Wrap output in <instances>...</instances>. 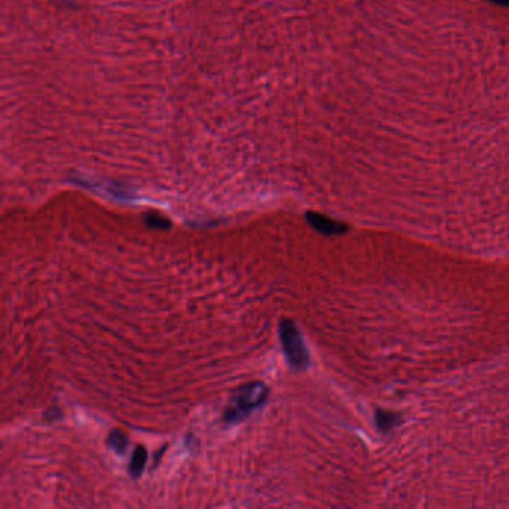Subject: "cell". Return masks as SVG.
<instances>
[{
	"label": "cell",
	"instance_id": "cell-1",
	"mask_svg": "<svg viewBox=\"0 0 509 509\" xmlns=\"http://www.w3.org/2000/svg\"><path fill=\"white\" fill-rule=\"evenodd\" d=\"M269 396V390L263 382H246L235 390L230 397V404L224 411V420L227 423L242 421L254 409L263 405Z\"/></svg>",
	"mask_w": 509,
	"mask_h": 509
},
{
	"label": "cell",
	"instance_id": "cell-2",
	"mask_svg": "<svg viewBox=\"0 0 509 509\" xmlns=\"http://www.w3.org/2000/svg\"><path fill=\"white\" fill-rule=\"evenodd\" d=\"M280 339L290 366L298 370L306 369L308 364H310V354H308V350L303 344L300 332L298 330L296 324L291 320L288 318L281 320Z\"/></svg>",
	"mask_w": 509,
	"mask_h": 509
},
{
	"label": "cell",
	"instance_id": "cell-6",
	"mask_svg": "<svg viewBox=\"0 0 509 509\" xmlns=\"http://www.w3.org/2000/svg\"><path fill=\"white\" fill-rule=\"evenodd\" d=\"M144 219H145L147 226H149L152 229H167L169 226H171L169 220L164 219L163 215H160L157 212H148V214H145Z\"/></svg>",
	"mask_w": 509,
	"mask_h": 509
},
{
	"label": "cell",
	"instance_id": "cell-4",
	"mask_svg": "<svg viewBox=\"0 0 509 509\" xmlns=\"http://www.w3.org/2000/svg\"><path fill=\"white\" fill-rule=\"evenodd\" d=\"M145 461H147V450L144 448V446H136V450L132 456V463H130V468H129V472L133 478H137V476H141V473L144 472V468H145Z\"/></svg>",
	"mask_w": 509,
	"mask_h": 509
},
{
	"label": "cell",
	"instance_id": "cell-3",
	"mask_svg": "<svg viewBox=\"0 0 509 509\" xmlns=\"http://www.w3.org/2000/svg\"><path fill=\"white\" fill-rule=\"evenodd\" d=\"M306 219L315 230L321 231V233H324V235H337V233H342V231H345V229H347L341 223L333 221L327 217H324V215H320L315 212L308 214Z\"/></svg>",
	"mask_w": 509,
	"mask_h": 509
},
{
	"label": "cell",
	"instance_id": "cell-5",
	"mask_svg": "<svg viewBox=\"0 0 509 509\" xmlns=\"http://www.w3.org/2000/svg\"><path fill=\"white\" fill-rule=\"evenodd\" d=\"M107 444H110V446L114 451L125 453L127 445H129V441H127V436L122 434V431L114 430V431H111L110 436H107Z\"/></svg>",
	"mask_w": 509,
	"mask_h": 509
},
{
	"label": "cell",
	"instance_id": "cell-7",
	"mask_svg": "<svg viewBox=\"0 0 509 509\" xmlns=\"http://www.w3.org/2000/svg\"><path fill=\"white\" fill-rule=\"evenodd\" d=\"M493 2L498 5H503V6H509V0H493Z\"/></svg>",
	"mask_w": 509,
	"mask_h": 509
}]
</instances>
